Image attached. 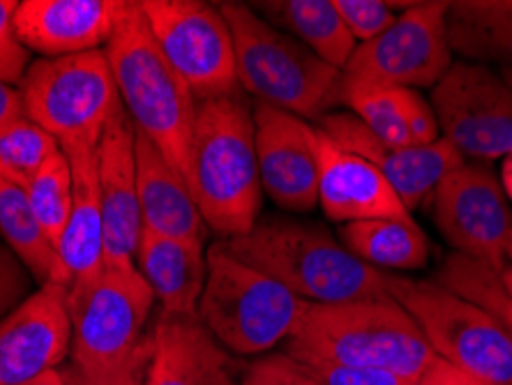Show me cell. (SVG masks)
<instances>
[{
    "instance_id": "obj_1",
    "label": "cell",
    "mask_w": 512,
    "mask_h": 385,
    "mask_svg": "<svg viewBox=\"0 0 512 385\" xmlns=\"http://www.w3.org/2000/svg\"><path fill=\"white\" fill-rule=\"evenodd\" d=\"M187 185L208 229L224 240L245 236L259 222L263 187L254 120L240 90L197 104Z\"/></svg>"
},
{
    "instance_id": "obj_2",
    "label": "cell",
    "mask_w": 512,
    "mask_h": 385,
    "mask_svg": "<svg viewBox=\"0 0 512 385\" xmlns=\"http://www.w3.org/2000/svg\"><path fill=\"white\" fill-rule=\"evenodd\" d=\"M222 245L310 305H342L388 296V275L356 259L319 224L266 217Z\"/></svg>"
},
{
    "instance_id": "obj_3",
    "label": "cell",
    "mask_w": 512,
    "mask_h": 385,
    "mask_svg": "<svg viewBox=\"0 0 512 385\" xmlns=\"http://www.w3.org/2000/svg\"><path fill=\"white\" fill-rule=\"evenodd\" d=\"M284 353L300 362L386 369L416 383L436 358L416 319L390 293L342 305H307Z\"/></svg>"
},
{
    "instance_id": "obj_4",
    "label": "cell",
    "mask_w": 512,
    "mask_h": 385,
    "mask_svg": "<svg viewBox=\"0 0 512 385\" xmlns=\"http://www.w3.org/2000/svg\"><path fill=\"white\" fill-rule=\"evenodd\" d=\"M104 56L114 74L118 100L137 132L187 180L199 102L157 47L139 0H123Z\"/></svg>"
},
{
    "instance_id": "obj_5",
    "label": "cell",
    "mask_w": 512,
    "mask_h": 385,
    "mask_svg": "<svg viewBox=\"0 0 512 385\" xmlns=\"http://www.w3.org/2000/svg\"><path fill=\"white\" fill-rule=\"evenodd\" d=\"M236 49L238 86L256 102L305 120L344 104V77L252 5L220 3Z\"/></svg>"
},
{
    "instance_id": "obj_6",
    "label": "cell",
    "mask_w": 512,
    "mask_h": 385,
    "mask_svg": "<svg viewBox=\"0 0 512 385\" xmlns=\"http://www.w3.org/2000/svg\"><path fill=\"white\" fill-rule=\"evenodd\" d=\"M206 261L197 319L222 349L236 358H256L289 342L310 303L236 259L222 243L208 249Z\"/></svg>"
},
{
    "instance_id": "obj_7",
    "label": "cell",
    "mask_w": 512,
    "mask_h": 385,
    "mask_svg": "<svg viewBox=\"0 0 512 385\" xmlns=\"http://www.w3.org/2000/svg\"><path fill=\"white\" fill-rule=\"evenodd\" d=\"M153 305V291L137 266L104 261L97 273L67 286L72 365L109 369L130 360L150 339Z\"/></svg>"
},
{
    "instance_id": "obj_8",
    "label": "cell",
    "mask_w": 512,
    "mask_h": 385,
    "mask_svg": "<svg viewBox=\"0 0 512 385\" xmlns=\"http://www.w3.org/2000/svg\"><path fill=\"white\" fill-rule=\"evenodd\" d=\"M388 293L416 319L436 358L483 385H512V342L483 307L429 279L388 275Z\"/></svg>"
},
{
    "instance_id": "obj_9",
    "label": "cell",
    "mask_w": 512,
    "mask_h": 385,
    "mask_svg": "<svg viewBox=\"0 0 512 385\" xmlns=\"http://www.w3.org/2000/svg\"><path fill=\"white\" fill-rule=\"evenodd\" d=\"M26 116L54 137L60 148L102 139L118 90L109 60L102 51L37 58L19 83Z\"/></svg>"
},
{
    "instance_id": "obj_10",
    "label": "cell",
    "mask_w": 512,
    "mask_h": 385,
    "mask_svg": "<svg viewBox=\"0 0 512 385\" xmlns=\"http://www.w3.org/2000/svg\"><path fill=\"white\" fill-rule=\"evenodd\" d=\"M453 67L448 40V3H406L395 24L358 44L342 70L353 88H434Z\"/></svg>"
},
{
    "instance_id": "obj_11",
    "label": "cell",
    "mask_w": 512,
    "mask_h": 385,
    "mask_svg": "<svg viewBox=\"0 0 512 385\" xmlns=\"http://www.w3.org/2000/svg\"><path fill=\"white\" fill-rule=\"evenodd\" d=\"M157 47L197 102L238 93L236 49L222 7L201 0H139Z\"/></svg>"
},
{
    "instance_id": "obj_12",
    "label": "cell",
    "mask_w": 512,
    "mask_h": 385,
    "mask_svg": "<svg viewBox=\"0 0 512 385\" xmlns=\"http://www.w3.org/2000/svg\"><path fill=\"white\" fill-rule=\"evenodd\" d=\"M429 104L441 139L466 162L503 160L512 153V90L489 65L453 63L432 88Z\"/></svg>"
},
{
    "instance_id": "obj_13",
    "label": "cell",
    "mask_w": 512,
    "mask_h": 385,
    "mask_svg": "<svg viewBox=\"0 0 512 385\" xmlns=\"http://www.w3.org/2000/svg\"><path fill=\"white\" fill-rule=\"evenodd\" d=\"M434 222L457 254L503 270L508 263L512 210L489 166L464 162L436 185Z\"/></svg>"
},
{
    "instance_id": "obj_14",
    "label": "cell",
    "mask_w": 512,
    "mask_h": 385,
    "mask_svg": "<svg viewBox=\"0 0 512 385\" xmlns=\"http://www.w3.org/2000/svg\"><path fill=\"white\" fill-rule=\"evenodd\" d=\"M252 120L263 194L289 213L319 208L316 125L261 102H254Z\"/></svg>"
},
{
    "instance_id": "obj_15",
    "label": "cell",
    "mask_w": 512,
    "mask_h": 385,
    "mask_svg": "<svg viewBox=\"0 0 512 385\" xmlns=\"http://www.w3.org/2000/svg\"><path fill=\"white\" fill-rule=\"evenodd\" d=\"M72 353L67 289L44 284L0 321V385H21L65 367Z\"/></svg>"
},
{
    "instance_id": "obj_16",
    "label": "cell",
    "mask_w": 512,
    "mask_h": 385,
    "mask_svg": "<svg viewBox=\"0 0 512 385\" xmlns=\"http://www.w3.org/2000/svg\"><path fill=\"white\" fill-rule=\"evenodd\" d=\"M314 125L346 153L358 155L360 160L372 164L388 180L409 213L434 194L436 185L450 171L466 162L446 139L429 143V146H388L376 139L351 111H333L316 120Z\"/></svg>"
},
{
    "instance_id": "obj_17",
    "label": "cell",
    "mask_w": 512,
    "mask_h": 385,
    "mask_svg": "<svg viewBox=\"0 0 512 385\" xmlns=\"http://www.w3.org/2000/svg\"><path fill=\"white\" fill-rule=\"evenodd\" d=\"M134 143L137 130L123 102H118L97 146V173L104 215V261L123 266H137L134 259L143 233Z\"/></svg>"
},
{
    "instance_id": "obj_18",
    "label": "cell",
    "mask_w": 512,
    "mask_h": 385,
    "mask_svg": "<svg viewBox=\"0 0 512 385\" xmlns=\"http://www.w3.org/2000/svg\"><path fill=\"white\" fill-rule=\"evenodd\" d=\"M123 0H21L14 28L28 54L63 58L102 51Z\"/></svg>"
},
{
    "instance_id": "obj_19",
    "label": "cell",
    "mask_w": 512,
    "mask_h": 385,
    "mask_svg": "<svg viewBox=\"0 0 512 385\" xmlns=\"http://www.w3.org/2000/svg\"><path fill=\"white\" fill-rule=\"evenodd\" d=\"M319 148V208L330 222L411 220L402 199L372 164L344 148L316 127Z\"/></svg>"
},
{
    "instance_id": "obj_20",
    "label": "cell",
    "mask_w": 512,
    "mask_h": 385,
    "mask_svg": "<svg viewBox=\"0 0 512 385\" xmlns=\"http://www.w3.org/2000/svg\"><path fill=\"white\" fill-rule=\"evenodd\" d=\"M150 339L146 385H243L245 369L197 316L162 314Z\"/></svg>"
},
{
    "instance_id": "obj_21",
    "label": "cell",
    "mask_w": 512,
    "mask_h": 385,
    "mask_svg": "<svg viewBox=\"0 0 512 385\" xmlns=\"http://www.w3.org/2000/svg\"><path fill=\"white\" fill-rule=\"evenodd\" d=\"M100 146V143H97ZM97 146L74 143L60 148L72 171V206L58 243V282L65 289L90 277L104 263V215L97 173Z\"/></svg>"
},
{
    "instance_id": "obj_22",
    "label": "cell",
    "mask_w": 512,
    "mask_h": 385,
    "mask_svg": "<svg viewBox=\"0 0 512 385\" xmlns=\"http://www.w3.org/2000/svg\"><path fill=\"white\" fill-rule=\"evenodd\" d=\"M134 148H137L141 229L155 236L206 245L208 224L203 220L187 180L139 132Z\"/></svg>"
},
{
    "instance_id": "obj_23",
    "label": "cell",
    "mask_w": 512,
    "mask_h": 385,
    "mask_svg": "<svg viewBox=\"0 0 512 385\" xmlns=\"http://www.w3.org/2000/svg\"><path fill=\"white\" fill-rule=\"evenodd\" d=\"M134 263L155 303L162 305V314L197 316L208 275L206 245L143 231Z\"/></svg>"
},
{
    "instance_id": "obj_24",
    "label": "cell",
    "mask_w": 512,
    "mask_h": 385,
    "mask_svg": "<svg viewBox=\"0 0 512 385\" xmlns=\"http://www.w3.org/2000/svg\"><path fill=\"white\" fill-rule=\"evenodd\" d=\"M252 7L340 72L358 47L337 12L335 0H268Z\"/></svg>"
},
{
    "instance_id": "obj_25",
    "label": "cell",
    "mask_w": 512,
    "mask_h": 385,
    "mask_svg": "<svg viewBox=\"0 0 512 385\" xmlns=\"http://www.w3.org/2000/svg\"><path fill=\"white\" fill-rule=\"evenodd\" d=\"M448 40L453 54L473 63L512 67V0L448 3Z\"/></svg>"
},
{
    "instance_id": "obj_26",
    "label": "cell",
    "mask_w": 512,
    "mask_h": 385,
    "mask_svg": "<svg viewBox=\"0 0 512 385\" xmlns=\"http://www.w3.org/2000/svg\"><path fill=\"white\" fill-rule=\"evenodd\" d=\"M340 240L356 259L386 275L420 270L429 261V240L413 217L342 224Z\"/></svg>"
},
{
    "instance_id": "obj_27",
    "label": "cell",
    "mask_w": 512,
    "mask_h": 385,
    "mask_svg": "<svg viewBox=\"0 0 512 385\" xmlns=\"http://www.w3.org/2000/svg\"><path fill=\"white\" fill-rule=\"evenodd\" d=\"M0 236L40 286L58 282V252L30 208L26 187L0 178Z\"/></svg>"
},
{
    "instance_id": "obj_28",
    "label": "cell",
    "mask_w": 512,
    "mask_h": 385,
    "mask_svg": "<svg viewBox=\"0 0 512 385\" xmlns=\"http://www.w3.org/2000/svg\"><path fill=\"white\" fill-rule=\"evenodd\" d=\"M436 282L492 314L512 342V300L503 291L499 270L453 252L443 261Z\"/></svg>"
},
{
    "instance_id": "obj_29",
    "label": "cell",
    "mask_w": 512,
    "mask_h": 385,
    "mask_svg": "<svg viewBox=\"0 0 512 385\" xmlns=\"http://www.w3.org/2000/svg\"><path fill=\"white\" fill-rule=\"evenodd\" d=\"M406 88H353L344 86V104L376 139L395 148L413 146L406 123Z\"/></svg>"
},
{
    "instance_id": "obj_30",
    "label": "cell",
    "mask_w": 512,
    "mask_h": 385,
    "mask_svg": "<svg viewBox=\"0 0 512 385\" xmlns=\"http://www.w3.org/2000/svg\"><path fill=\"white\" fill-rule=\"evenodd\" d=\"M30 208L40 222L42 231L47 233L51 245L56 247L63 238L67 217L72 206V171L63 150L35 173V178L26 185Z\"/></svg>"
},
{
    "instance_id": "obj_31",
    "label": "cell",
    "mask_w": 512,
    "mask_h": 385,
    "mask_svg": "<svg viewBox=\"0 0 512 385\" xmlns=\"http://www.w3.org/2000/svg\"><path fill=\"white\" fill-rule=\"evenodd\" d=\"M60 150V143L33 120H19L0 134V178L26 187Z\"/></svg>"
},
{
    "instance_id": "obj_32",
    "label": "cell",
    "mask_w": 512,
    "mask_h": 385,
    "mask_svg": "<svg viewBox=\"0 0 512 385\" xmlns=\"http://www.w3.org/2000/svg\"><path fill=\"white\" fill-rule=\"evenodd\" d=\"M337 12L349 28L353 40L358 44L370 42L374 37L395 24V7H404L402 3H383V0H335Z\"/></svg>"
},
{
    "instance_id": "obj_33",
    "label": "cell",
    "mask_w": 512,
    "mask_h": 385,
    "mask_svg": "<svg viewBox=\"0 0 512 385\" xmlns=\"http://www.w3.org/2000/svg\"><path fill=\"white\" fill-rule=\"evenodd\" d=\"M150 353H153V339H148L123 365L109 369H81L67 362L63 367L65 385H146Z\"/></svg>"
},
{
    "instance_id": "obj_34",
    "label": "cell",
    "mask_w": 512,
    "mask_h": 385,
    "mask_svg": "<svg viewBox=\"0 0 512 385\" xmlns=\"http://www.w3.org/2000/svg\"><path fill=\"white\" fill-rule=\"evenodd\" d=\"M17 0H0V81L19 86L30 67V54L14 28Z\"/></svg>"
},
{
    "instance_id": "obj_35",
    "label": "cell",
    "mask_w": 512,
    "mask_h": 385,
    "mask_svg": "<svg viewBox=\"0 0 512 385\" xmlns=\"http://www.w3.org/2000/svg\"><path fill=\"white\" fill-rule=\"evenodd\" d=\"M35 279L7 245H0V321L10 316L30 296Z\"/></svg>"
},
{
    "instance_id": "obj_36",
    "label": "cell",
    "mask_w": 512,
    "mask_h": 385,
    "mask_svg": "<svg viewBox=\"0 0 512 385\" xmlns=\"http://www.w3.org/2000/svg\"><path fill=\"white\" fill-rule=\"evenodd\" d=\"M319 376L323 385H416L395 372L372 367H349L335 362H305Z\"/></svg>"
},
{
    "instance_id": "obj_37",
    "label": "cell",
    "mask_w": 512,
    "mask_h": 385,
    "mask_svg": "<svg viewBox=\"0 0 512 385\" xmlns=\"http://www.w3.org/2000/svg\"><path fill=\"white\" fill-rule=\"evenodd\" d=\"M268 362L277 385H323V381L305 365V362L286 356V353L268 356Z\"/></svg>"
},
{
    "instance_id": "obj_38",
    "label": "cell",
    "mask_w": 512,
    "mask_h": 385,
    "mask_svg": "<svg viewBox=\"0 0 512 385\" xmlns=\"http://www.w3.org/2000/svg\"><path fill=\"white\" fill-rule=\"evenodd\" d=\"M24 118L28 116L21 90L17 86H12V83L0 81V134Z\"/></svg>"
},
{
    "instance_id": "obj_39",
    "label": "cell",
    "mask_w": 512,
    "mask_h": 385,
    "mask_svg": "<svg viewBox=\"0 0 512 385\" xmlns=\"http://www.w3.org/2000/svg\"><path fill=\"white\" fill-rule=\"evenodd\" d=\"M416 385H483V383H478L476 379H471V376L459 372L457 367L448 365L446 360L434 358V362L425 369Z\"/></svg>"
},
{
    "instance_id": "obj_40",
    "label": "cell",
    "mask_w": 512,
    "mask_h": 385,
    "mask_svg": "<svg viewBox=\"0 0 512 385\" xmlns=\"http://www.w3.org/2000/svg\"><path fill=\"white\" fill-rule=\"evenodd\" d=\"M243 385H277L273 379V372H270L268 356L254 360L252 365L245 367Z\"/></svg>"
},
{
    "instance_id": "obj_41",
    "label": "cell",
    "mask_w": 512,
    "mask_h": 385,
    "mask_svg": "<svg viewBox=\"0 0 512 385\" xmlns=\"http://www.w3.org/2000/svg\"><path fill=\"white\" fill-rule=\"evenodd\" d=\"M499 180H501L503 192H506V196H508V201L512 203V153H508L506 157H503Z\"/></svg>"
},
{
    "instance_id": "obj_42",
    "label": "cell",
    "mask_w": 512,
    "mask_h": 385,
    "mask_svg": "<svg viewBox=\"0 0 512 385\" xmlns=\"http://www.w3.org/2000/svg\"><path fill=\"white\" fill-rule=\"evenodd\" d=\"M21 385H65L63 369H56V372H49V374L40 376V379L28 381V383H21Z\"/></svg>"
},
{
    "instance_id": "obj_43",
    "label": "cell",
    "mask_w": 512,
    "mask_h": 385,
    "mask_svg": "<svg viewBox=\"0 0 512 385\" xmlns=\"http://www.w3.org/2000/svg\"><path fill=\"white\" fill-rule=\"evenodd\" d=\"M499 277H501L503 291H506L508 298L512 300V263H506V268L499 270Z\"/></svg>"
},
{
    "instance_id": "obj_44",
    "label": "cell",
    "mask_w": 512,
    "mask_h": 385,
    "mask_svg": "<svg viewBox=\"0 0 512 385\" xmlns=\"http://www.w3.org/2000/svg\"><path fill=\"white\" fill-rule=\"evenodd\" d=\"M501 79L508 83V88L512 90V67H503L501 70Z\"/></svg>"
},
{
    "instance_id": "obj_45",
    "label": "cell",
    "mask_w": 512,
    "mask_h": 385,
    "mask_svg": "<svg viewBox=\"0 0 512 385\" xmlns=\"http://www.w3.org/2000/svg\"><path fill=\"white\" fill-rule=\"evenodd\" d=\"M506 256H508V263H512V233H510V243H508V252H506Z\"/></svg>"
}]
</instances>
